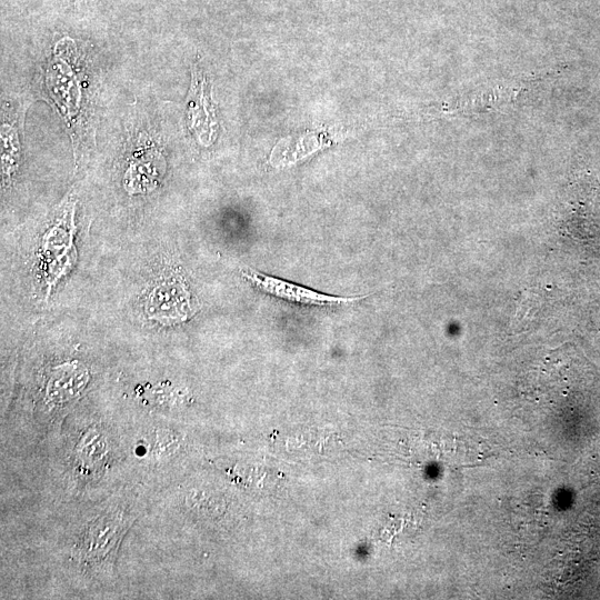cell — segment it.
<instances>
[{"mask_svg":"<svg viewBox=\"0 0 600 600\" xmlns=\"http://www.w3.org/2000/svg\"><path fill=\"white\" fill-rule=\"evenodd\" d=\"M73 214L67 222V214L57 222L51 230L47 231L42 241V262L44 267V277L48 283V290L56 283L71 267L74 256L73 250Z\"/></svg>","mask_w":600,"mask_h":600,"instance_id":"2","label":"cell"},{"mask_svg":"<svg viewBox=\"0 0 600 600\" xmlns=\"http://www.w3.org/2000/svg\"><path fill=\"white\" fill-rule=\"evenodd\" d=\"M147 317L161 324L181 323L192 313L191 294L181 276L158 281L144 300Z\"/></svg>","mask_w":600,"mask_h":600,"instance_id":"1","label":"cell"},{"mask_svg":"<svg viewBox=\"0 0 600 600\" xmlns=\"http://www.w3.org/2000/svg\"><path fill=\"white\" fill-rule=\"evenodd\" d=\"M243 276L250 280L258 288L262 289L266 292H269L273 296L287 299L290 301L307 303V304H339L344 302H350L353 300H360L361 298H341L333 297L317 291L289 283L276 278L267 277L254 271H244Z\"/></svg>","mask_w":600,"mask_h":600,"instance_id":"3","label":"cell"},{"mask_svg":"<svg viewBox=\"0 0 600 600\" xmlns=\"http://www.w3.org/2000/svg\"><path fill=\"white\" fill-rule=\"evenodd\" d=\"M189 127L197 137L204 142L209 141L217 124L214 111L211 106L209 86L201 74L193 68L192 83L188 99Z\"/></svg>","mask_w":600,"mask_h":600,"instance_id":"4","label":"cell"},{"mask_svg":"<svg viewBox=\"0 0 600 600\" xmlns=\"http://www.w3.org/2000/svg\"><path fill=\"white\" fill-rule=\"evenodd\" d=\"M88 529L89 536L81 542L82 558L88 561L104 558L112 553L122 533V520L117 518H100Z\"/></svg>","mask_w":600,"mask_h":600,"instance_id":"6","label":"cell"},{"mask_svg":"<svg viewBox=\"0 0 600 600\" xmlns=\"http://www.w3.org/2000/svg\"><path fill=\"white\" fill-rule=\"evenodd\" d=\"M166 162L158 151H148L131 161L124 186L131 193L153 190L164 171Z\"/></svg>","mask_w":600,"mask_h":600,"instance_id":"7","label":"cell"},{"mask_svg":"<svg viewBox=\"0 0 600 600\" xmlns=\"http://www.w3.org/2000/svg\"><path fill=\"white\" fill-rule=\"evenodd\" d=\"M86 368L77 362L54 367L46 384V398L54 403H64L77 397L88 382Z\"/></svg>","mask_w":600,"mask_h":600,"instance_id":"5","label":"cell"}]
</instances>
